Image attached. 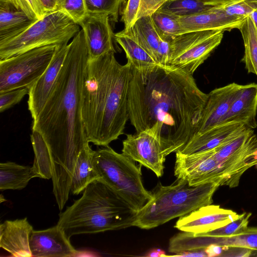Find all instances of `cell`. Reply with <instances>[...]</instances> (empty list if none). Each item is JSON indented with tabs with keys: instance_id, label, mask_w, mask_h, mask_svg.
<instances>
[{
	"instance_id": "cell-1",
	"label": "cell",
	"mask_w": 257,
	"mask_h": 257,
	"mask_svg": "<svg viewBox=\"0 0 257 257\" xmlns=\"http://www.w3.org/2000/svg\"><path fill=\"white\" fill-rule=\"evenodd\" d=\"M89 53L81 29L68 45L67 53L50 95L32 131L46 144L41 165L43 179H51L57 194L70 192L79 155L89 145L81 118V88Z\"/></svg>"
},
{
	"instance_id": "cell-2",
	"label": "cell",
	"mask_w": 257,
	"mask_h": 257,
	"mask_svg": "<svg viewBox=\"0 0 257 257\" xmlns=\"http://www.w3.org/2000/svg\"><path fill=\"white\" fill-rule=\"evenodd\" d=\"M207 97L193 75L182 69L158 64L143 81L133 67L129 119L136 132L157 125L167 157L180 151L195 134Z\"/></svg>"
},
{
	"instance_id": "cell-3",
	"label": "cell",
	"mask_w": 257,
	"mask_h": 257,
	"mask_svg": "<svg viewBox=\"0 0 257 257\" xmlns=\"http://www.w3.org/2000/svg\"><path fill=\"white\" fill-rule=\"evenodd\" d=\"M114 52L88 58L81 88V118L89 143L106 147L124 134L129 119L128 93L133 75L128 61Z\"/></svg>"
},
{
	"instance_id": "cell-4",
	"label": "cell",
	"mask_w": 257,
	"mask_h": 257,
	"mask_svg": "<svg viewBox=\"0 0 257 257\" xmlns=\"http://www.w3.org/2000/svg\"><path fill=\"white\" fill-rule=\"evenodd\" d=\"M138 212L100 179L90 183L81 197L59 214L57 223L70 238L133 226Z\"/></svg>"
},
{
	"instance_id": "cell-5",
	"label": "cell",
	"mask_w": 257,
	"mask_h": 257,
	"mask_svg": "<svg viewBox=\"0 0 257 257\" xmlns=\"http://www.w3.org/2000/svg\"><path fill=\"white\" fill-rule=\"evenodd\" d=\"M219 186L215 183L193 186L181 179L168 186L159 182L151 191L152 199L138 212L133 226L152 229L211 204Z\"/></svg>"
},
{
	"instance_id": "cell-6",
	"label": "cell",
	"mask_w": 257,
	"mask_h": 257,
	"mask_svg": "<svg viewBox=\"0 0 257 257\" xmlns=\"http://www.w3.org/2000/svg\"><path fill=\"white\" fill-rule=\"evenodd\" d=\"M92 162L99 177L138 212L152 199L144 187L141 166L109 146L94 151Z\"/></svg>"
},
{
	"instance_id": "cell-7",
	"label": "cell",
	"mask_w": 257,
	"mask_h": 257,
	"mask_svg": "<svg viewBox=\"0 0 257 257\" xmlns=\"http://www.w3.org/2000/svg\"><path fill=\"white\" fill-rule=\"evenodd\" d=\"M80 30L79 25L65 13H48L20 35L0 43V60L42 46L68 43Z\"/></svg>"
},
{
	"instance_id": "cell-8",
	"label": "cell",
	"mask_w": 257,
	"mask_h": 257,
	"mask_svg": "<svg viewBox=\"0 0 257 257\" xmlns=\"http://www.w3.org/2000/svg\"><path fill=\"white\" fill-rule=\"evenodd\" d=\"M56 46H42L0 60V93L30 88L49 65Z\"/></svg>"
},
{
	"instance_id": "cell-9",
	"label": "cell",
	"mask_w": 257,
	"mask_h": 257,
	"mask_svg": "<svg viewBox=\"0 0 257 257\" xmlns=\"http://www.w3.org/2000/svg\"><path fill=\"white\" fill-rule=\"evenodd\" d=\"M224 31L210 30L188 32L170 41L169 65L193 75L221 43Z\"/></svg>"
},
{
	"instance_id": "cell-10",
	"label": "cell",
	"mask_w": 257,
	"mask_h": 257,
	"mask_svg": "<svg viewBox=\"0 0 257 257\" xmlns=\"http://www.w3.org/2000/svg\"><path fill=\"white\" fill-rule=\"evenodd\" d=\"M215 148L191 154L176 153L174 175L190 186L212 183L233 188L229 176L214 156Z\"/></svg>"
},
{
	"instance_id": "cell-11",
	"label": "cell",
	"mask_w": 257,
	"mask_h": 257,
	"mask_svg": "<svg viewBox=\"0 0 257 257\" xmlns=\"http://www.w3.org/2000/svg\"><path fill=\"white\" fill-rule=\"evenodd\" d=\"M214 156L229 176L233 188L250 168L257 166V136L248 128L229 143L215 148Z\"/></svg>"
},
{
	"instance_id": "cell-12",
	"label": "cell",
	"mask_w": 257,
	"mask_h": 257,
	"mask_svg": "<svg viewBox=\"0 0 257 257\" xmlns=\"http://www.w3.org/2000/svg\"><path fill=\"white\" fill-rule=\"evenodd\" d=\"M122 153L152 170L157 177L163 175L166 157L156 125L127 134L122 142Z\"/></svg>"
},
{
	"instance_id": "cell-13",
	"label": "cell",
	"mask_w": 257,
	"mask_h": 257,
	"mask_svg": "<svg viewBox=\"0 0 257 257\" xmlns=\"http://www.w3.org/2000/svg\"><path fill=\"white\" fill-rule=\"evenodd\" d=\"M210 246L257 250V227H247L241 233L228 237L202 236L182 231L174 235L170 240V248L175 253L205 250Z\"/></svg>"
},
{
	"instance_id": "cell-14",
	"label": "cell",
	"mask_w": 257,
	"mask_h": 257,
	"mask_svg": "<svg viewBox=\"0 0 257 257\" xmlns=\"http://www.w3.org/2000/svg\"><path fill=\"white\" fill-rule=\"evenodd\" d=\"M240 215L231 210L211 204L179 217L175 227L194 234L206 233L227 225Z\"/></svg>"
},
{
	"instance_id": "cell-15",
	"label": "cell",
	"mask_w": 257,
	"mask_h": 257,
	"mask_svg": "<svg viewBox=\"0 0 257 257\" xmlns=\"http://www.w3.org/2000/svg\"><path fill=\"white\" fill-rule=\"evenodd\" d=\"M242 86L233 82L208 93L194 135L221 124L233 102L240 94Z\"/></svg>"
},
{
	"instance_id": "cell-16",
	"label": "cell",
	"mask_w": 257,
	"mask_h": 257,
	"mask_svg": "<svg viewBox=\"0 0 257 257\" xmlns=\"http://www.w3.org/2000/svg\"><path fill=\"white\" fill-rule=\"evenodd\" d=\"M68 45H56L49 65L29 88L28 104L33 119L38 116L50 95L65 59Z\"/></svg>"
},
{
	"instance_id": "cell-17",
	"label": "cell",
	"mask_w": 257,
	"mask_h": 257,
	"mask_svg": "<svg viewBox=\"0 0 257 257\" xmlns=\"http://www.w3.org/2000/svg\"><path fill=\"white\" fill-rule=\"evenodd\" d=\"M109 19V16L105 14L87 13L78 24L84 31L89 58H95L109 52H115Z\"/></svg>"
},
{
	"instance_id": "cell-18",
	"label": "cell",
	"mask_w": 257,
	"mask_h": 257,
	"mask_svg": "<svg viewBox=\"0 0 257 257\" xmlns=\"http://www.w3.org/2000/svg\"><path fill=\"white\" fill-rule=\"evenodd\" d=\"M32 256L68 257L76 256L78 251L57 224L43 230H33L30 237Z\"/></svg>"
},
{
	"instance_id": "cell-19",
	"label": "cell",
	"mask_w": 257,
	"mask_h": 257,
	"mask_svg": "<svg viewBox=\"0 0 257 257\" xmlns=\"http://www.w3.org/2000/svg\"><path fill=\"white\" fill-rule=\"evenodd\" d=\"M248 127L243 123H223L204 132L194 135L179 151L191 154L217 148L235 139Z\"/></svg>"
},
{
	"instance_id": "cell-20",
	"label": "cell",
	"mask_w": 257,
	"mask_h": 257,
	"mask_svg": "<svg viewBox=\"0 0 257 257\" xmlns=\"http://www.w3.org/2000/svg\"><path fill=\"white\" fill-rule=\"evenodd\" d=\"M245 18L228 15L222 7H219L204 13L179 17V21L182 33L210 30L229 31L238 29Z\"/></svg>"
},
{
	"instance_id": "cell-21",
	"label": "cell",
	"mask_w": 257,
	"mask_h": 257,
	"mask_svg": "<svg viewBox=\"0 0 257 257\" xmlns=\"http://www.w3.org/2000/svg\"><path fill=\"white\" fill-rule=\"evenodd\" d=\"M33 230L26 217L6 220L0 224V247L13 256H32L29 240Z\"/></svg>"
},
{
	"instance_id": "cell-22",
	"label": "cell",
	"mask_w": 257,
	"mask_h": 257,
	"mask_svg": "<svg viewBox=\"0 0 257 257\" xmlns=\"http://www.w3.org/2000/svg\"><path fill=\"white\" fill-rule=\"evenodd\" d=\"M256 113L257 84L252 83L243 85L240 94L233 102L222 123H241L254 129L257 127Z\"/></svg>"
},
{
	"instance_id": "cell-23",
	"label": "cell",
	"mask_w": 257,
	"mask_h": 257,
	"mask_svg": "<svg viewBox=\"0 0 257 257\" xmlns=\"http://www.w3.org/2000/svg\"><path fill=\"white\" fill-rule=\"evenodd\" d=\"M36 21L10 3L0 0V43L20 35Z\"/></svg>"
},
{
	"instance_id": "cell-24",
	"label": "cell",
	"mask_w": 257,
	"mask_h": 257,
	"mask_svg": "<svg viewBox=\"0 0 257 257\" xmlns=\"http://www.w3.org/2000/svg\"><path fill=\"white\" fill-rule=\"evenodd\" d=\"M116 42L124 50L127 61L145 81L159 64L140 45L131 38L118 32L114 35Z\"/></svg>"
},
{
	"instance_id": "cell-25",
	"label": "cell",
	"mask_w": 257,
	"mask_h": 257,
	"mask_svg": "<svg viewBox=\"0 0 257 257\" xmlns=\"http://www.w3.org/2000/svg\"><path fill=\"white\" fill-rule=\"evenodd\" d=\"M119 32L135 41L157 61V51L161 39L155 28L151 15L139 18L128 30Z\"/></svg>"
},
{
	"instance_id": "cell-26",
	"label": "cell",
	"mask_w": 257,
	"mask_h": 257,
	"mask_svg": "<svg viewBox=\"0 0 257 257\" xmlns=\"http://www.w3.org/2000/svg\"><path fill=\"white\" fill-rule=\"evenodd\" d=\"M94 152L89 145L81 151L72 176L71 194H79L90 183L99 179L92 162Z\"/></svg>"
},
{
	"instance_id": "cell-27",
	"label": "cell",
	"mask_w": 257,
	"mask_h": 257,
	"mask_svg": "<svg viewBox=\"0 0 257 257\" xmlns=\"http://www.w3.org/2000/svg\"><path fill=\"white\" fill-rule=\"evenodd\" d=\"M36 176L32 168L12 162L0 164V190H22Z\"/></svg>"
},
{
	"instance_id": "cell-28",
	"label": "cell",
	"mask_w": 257,
	"mask_h": 257,
	"mask_svg": "<svg viewBox=\"0 0 257 257\" xmlns=\"http://www.w3.org/2000/svg\"><path fill=\"white\" fill-rule=\"evenodd\" d=\"M243 41L244 52L241 60L248 73L257 76V31L249 16L245 17L238 28Z\"/></svg>"
},
{
	"instance_id": "cell-29",
	"label": "cell",
	"mask_w": 257,
	"mask_h": 257,
	"mask_svg": "<svg viewBox=\"0 0 257 257\" xmlns=\"http://www.w3.org/2000/svg\"><path fill=\"white\" fill-rule=\"evenodd\" d=\"M219 7L201 0H170L164 3L157 10L179 18L204 13Z\"/></svg>"
},
{
	"instance_id": "cell-30",
	"label": "cell",
	"mask_w": 257,
	"mask_h": 257,
	"mask_svg": "<svg viewBox=\"0 0 257 257\" xmlns=\"http://www.w3.org/2000/svg\"><path fill=\"white\" fill-rule=\"evenodd\" d=\"M155 28L161 39L170 41L182 33L179 17L157 10L151 15Z\"/></svg>"
},
{
	"instance_id": "cell-31",
	"label": "cell",
	"mask_w": 257,
	"mask_h": 257,
	"mask_svg": "<svg viewBox=\"0 0 257 257\" xmlns=\"http://www.w3.org/2000/svg\"><path fill=\"white\" fill-rule=\"evenodd\" d=\"M87 13H102L108 15L111 20L117 21L118 13L126 0H84ZM86 13V14H87Z\"/></svg>"
},
{
	"instance_id": "cell-32",
	"label": "cell",
	"mask_w": 257,
	"mask_h": 257,
	"mask_svg": "<svg viewBox=\"0 0 257 257\" xmlns=\"http://www.w3.org/2000/svg\"><path fill=\"white\" fill-rule=\"evenodd\" d=\"M251 215L250 212H243L237 219L224 226L206 233L195 234L213 237H228L238 234L248 227Z\"/></svg>"
},
{
	"instance_id": "cell-33",
	"label": "cell",
	"mask_w": 257,
	"mask_h": 257,
	"mask_svg": "<svg viewBox=\"0 0 257 257\" xmlns=\"http://www.w3.org/2000/svg\"><path fill=\"white\" fill-rule=\"evenodd\" d=\"M67 14L77 24L86 15L84 0H57V10Z\"/></svg>"
},
{
	"instance_id": "cell-34",
	"label": "cell",
	"mask_w": 257,
	"mask_h": 257,
	"mask_svg": "<svg viewBox=\"0 0 257 257\" xmlns=\"http://www.w3.org/2000/svg\"><path fill=\"white\" fill-rule=\"evenodd\" d=\"M170 0H142L138 19L151 15L157 11L164 3ZM209 4L219 7H224L239 0H201Z\"/></svg>"
},
{
	"instance_id": "cell-35",
	"label": "cell",
	"mask_w": 257,
	"mask_h": 257,
	"mask_svg": "<svg viewBox=\"0 0 257 257\" xmlns=\"http://www.w3.org/2000/svg\"><path fill=\"white\" fill-rule=\"evenodd\" d=\"M222 8L228 15L245 18L257 10V0H239Z\"/></svg>"
},
{
	"instance_id": "cell-36",
	"label": "cell",
	"mask_w": 257,
	"mask_h": 257,
	"mask_svg": "<svg viewBox=\"0 0 257 257\" xmlns=\"http://www.w3.org/2000/svg\"><path fill=\"white\" fill-rule=\"evenodd\" d=\"M25 12L32 20H38L46 14L37 0H3Z\"/></svg>"
},
{
	"instance_id": "cell-37",
	"label": "cell",
	"mask_w": 257,
	"mask_h": 257,
	"mask_svg": "<svg viewBox=\"0 0 257 257\" xmlns=\"http://www.w3.org/2000/svg\"><path fill=\"white\" fill-rule=\"evenodd\" d=\"M29 92V88L24 87L0 93V111L3 112L18 103Z\"/></svg>"
},
{
	"instance_id": "cell-38",
	"label": "cell",
	"mask_w": 257,
	"mask_h": 257,
	"mask_svg": "<svg viewBox=\"0 0 257 257\" xmlns=\"http://www.w3.org/2000/svg\"><path fill=\"white\" fill-rule=\"evenodd\" d=\"M142 0H128L124 9L121 20L124 24L123 31L131 29L138 19Z\"/></svg>"
},
{
	"instance_id": "cell-39",
	"label": "cell",
	"mask_w": 257,
	"mask_h": 257,
	"mask_svg": "<svg viewBox=\"0 0 257 257\" xmlns=\"http://www.w3.org/2000/svg\"><path fill=\"white\" fill-rule=\"evenodd\" d=\"M171 48L170 41L161 39L157 51V62L162 65H169Z\"/></svg>"
},
{
	"instance_id": "cell-40",
	"label": "cell",
	"mask_w": 257,
	"mask_h": 257,
	"mask_svg": "<svg viewBox=\"0 0 257 257\" xmlns=\"http://www.w3.org/2000/svg\"><path fill=\"white\" fill-rule=\"evenodd\" d=\"M45 14L56 11L57 0H37Z\"/></svg>"
},
{
	"instance_id": "cell-41",
	"label": "cell",
	"mask_w": 257,
	"mask_h": 257,
	"mask_svg": "<svg viewBox=\"0 0 257 257\" xmlns=\"http://www.w3.org/2000/svg\"><path fill=\"white\" fill-rule=\"evenodd\" d=\"M171 256H208L205 250H193L182 252Z\"/></svg>"
},
{
	"instance_id": "cell-42",
	"label": "cell",
	"mask_w": 257,
	"mask_h": 257,
	"mask_svg": "<svg viewBox=\"0 0 257 257\" xmlns=\"http://www.w3.org/2000/svg\"><path fill=\"white\" fill-rule=\"evenodd\" d=\"M166 254L164 251L160 250V249H157V250H154L150 252L149 253V254L148 256H165Z\"/></svg>"
},
{
	"instance_id": "cell-43",
	"label": "cell",
	"mask_w": 257,
	"mask_h": 257,
	"mask_svg": "<svg viewBox=\"0 0 257 257\" xmlns=\"http://www.w3.org/2000/svg\"><path fill=\"white\" fill-rule=\"evenodd\" d=\"M254 24V26H255V29L256 30V31H257V10L254 11L250 15H249Z\"/></svg>"
},
{
	"instance_id": "cell-44",
	"label": "cell",
	"mask_w": 257,
	"mask_h": 257,
	"mask_svg": "<svg viewBox=\"0 0 257 257\" xmlns=\"http://www.w3.org/2000/svg\"><path fill=\"white\" fill-rule=\"evenodd\" d=\"M0 201H1V203L3 202V201H6V200L5 199L4 196H3L2 194L1 195V199H0Z\"/></svg>"
}]
</instances>
